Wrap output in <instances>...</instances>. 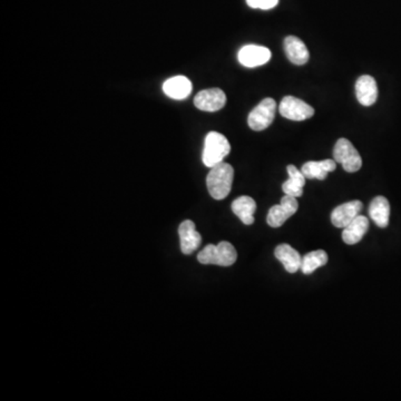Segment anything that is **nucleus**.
Returning a JSON list of instances; mask_svg holds the SVG:
<instances>
[{"instance_id": "19", "label": "nucleus", "mask_w": 401, "mask_h": 401, "mask_svg": "<svg viewBox=\"0 0 401 401\" xmlns=\"http://www.w3.org/2000/svg\"><path fill=\"white\" fill-rule=\"evenodd\" d=\"M369 217L379 228H387L389 224L390 204L384 196H377L371 200Z\"/></svg>"}, {"instance_id": "10", "label": "nucleus", "mask_w": 401, "mask_h": 401, "mask_svg": "<svg viewBox=\"0 0 401 401\" xmlns=\"http://www.w3.org/2000/svg\"><path fill=\"white\" fill-rule=\"evenodd\" d=\"M363 209V204L360 200H350L337 206L331 213V222L336 228H345L360 214Z\"/></svg>"}, {"instance_id": "5", "label": "nucleus", "mask_w": 401, "mask_h": 401, "mask_svg": "<svg viewBox=\"0 0 401 401\" xmlns=\"http://www.w3.org/2000/svg\"><path fill=\"white\" fill-rule=\"evenodd\" d=\"M276 103L273 98H265L255 106L248 117V124L251 129L260 132L267 129L272 124L276 117Z\"/></svg>"}, {"instance_id": "6", "label": "nucleus", "mask_w": 401, "mask_h": 401, "mask_svg": "<svg viewBox=\"0 0 401 401\" xmlns=\"http://www.w3.org/2000/svg\"><path fill=\"white\" fill-rule=\"evenodd\" d=\"M278 111L284 118L295 122L308 120L315 115L312 106L294 96H285L278 106Z\"/></svg>"}, {"instance_id": "4", "label": "nucleus", "mask_w": 401, "mask_h": 401, "mask_svg": "<svg viewBox=\"0 0 401 401\" xmlns=\"http://www.w3.org/2000/svg\"><path fill=\"white\" fill-rule=\"evenodd\" d=\"M333 159L348 173L358 172L362 166V159L354 144L347 139H339L334 145Z\"/></svg>"}, {"instance_id": "12", "label": "nucleus", "mask_w": 401, "mask_h": 401, "mask_svg": "<svg viewBox=\"0 0 401 401\" xmlns=\"http://www.w3.org/2000/svg\"><path fill=\"white\" fill-rule=\"evenodd\" d=\"M356 95L359 103L363 106H371L378 98V86L372 76L362 75L356 83Z\"/></svg>"}, {"instance_id": "3", "label": "nucleus", "mask_w": 401, "mask_h": 401, "mask_svg": "<svg viewBox=\"0 0 401 401\" xmlns=\"http://www.w3.org/2000/svg\"><path fill=\"white\" fill-rule=\"evenodd\" d=\"M231 152V145L224 135L217 132H210L204 142L202 161L206 167L215 166L220 164L223 159Z\"/></svg>"}, {"instance_id": "17", "label": "nucleus", "mask_w": 401, "mask_h": 401, "mask_svg": "<svg viewBox=\"0 0 401 401\" xmlns=\"http://www.w3.org/2000/svg\"><path fill=\"white\" fill-rule=\"evenodd\" d=\"M369 228V220L363 215H358L343 231V239L345 244L354 245L361 241Z\"/></svg>"}, {"instance_id": "18", "label": "nucleus", "mask_w": 401, "mask_h": 401, "mask_svg": "<svg viewBox=\"0 0 401 401\" xmlns=\"http://www.w3.org/2000/svg\"><path fill=\"white\" fill-rule=\"evenodd\" d=\"M231 207L234 214L237 215L245 226L253 224L254 213L256 211V203L253 198L246 195L239 196L233 200Z\"/></svg>"}, {"instance_id": "15", "label": "nucleus", "mask_w": 401, "mask_h": 401, "mask_svg": "<svg viewBox=\"0 0 401 401\" xmlns=\"http://www.w3.org/2000/svg\"><path fill=\"white\" fill-rule=\"evenodd\" d=\"M276 259L281 262L284 269L289 273L298 272L302 265V258L298 251L289 244L278 245L274 251Z\"/></svg>"}, {"instance_id": "9", "label": "nucleus", "mask_w": 401, "mask_h": 401, "mask_svg": "<svg viewBox=\"0 0 401 401\" xmlns=\"http://www.w3.org/2000/svg\"><path fill=\"white\" fill-rule=\"evenodd\" d=\"M237 59L243 66L253 68L267 64L271 59V52L269 48L258 45H248L239 49Z\"/></svg>"}, {"instance_id": "8", "label": "nucleus", "mask_w": 401, "mask_h": 401, "mask_svg": "<svg viewBox=\"0 0 401 401\" xmlns=\"http://www.w3.org/2000/svg\"><path fill=\"white\" fill-rule=\"evenodd\" d=\"M226 104V95L220 88L200 91L194 97V105L203 111H217Z\"/></svg>"}, {"instance_id": "7", "label": "nucleus", "mask_w": 401, "mask_h": 401, "mask_svg": "<svg viewBox=\"0 0 401 401\" xmlns=\"http://www.w3.org/2000/svg\"><path fill=\"white\" fill-rule=\"evenodd\" d=\"M299 204L297 198L285 194L278 205H273L267 213V222L271 228H280L289 217L298 211Z\"/></svg>"}, {"instance_id": "11", "label": "nucleus", "mask_w": 401, "mask_h": 401, "mask_svg": "<svg viewBox=\"0 0 401 401\" xmlns=\"http://www.w3.org/2000/svg\"><path fill=\"white\" fill-rule=\"evenodd\" d=\"M178 235L181 241V251L187 255L193 253L202 243V237L196 231L195 223L191 220H185L180 224Z\"/></svg>"}, {"instance_id": "1", "label": "nucleus", "mask_w": 401, "mask_h": 401, "mask_svg": "<svg viewBox=\"0 0 401 401\" xmlns=\"http://www.w3.org/2000/svg\"><path fill=\"white\" fill-rule=\"evenodd\" d=\"M233 178V167L228 163L221 162L220 164L211 167L206 178V187L212 198L217 200H224L231 192Z\"/></svg>"}, {"instance_id": "20", "label": "nucleus", "mask_w": 401, "mask_h": 401, "mask_svg": "<svg viewBox=\"0 0 401 401\" xmlns=\"http://www.w3.org/2000/svg\"><path fill=\"white\" fill-rule=\"evenodd\" d=\"M289 180L284 182L282 189L285 194L294 198H300L304 194V187L306 185V176L294 165H288Z\"/></svg>"}, {"instance_id": "22", "label": "nucleus", "mask_w": 401, "mask_h": 401, "mask_svg": "<svg viewBox=\"0 0 401 401\" xmlns=\"http://www.w3.org/2000/svg\"><path fill=\"white\" fill-rule=\"evenodd\" d=\"M278 3V0H246V3L251 8L263 9V10L274 8Z\"/></svg>"}, {"instance_id": "21", "label": "nucleus", "mask_w": 401, "mask_h": 401, "mask_svg": "<svg viewBox=\"0 0 401 401\" xmlns=\"http://www.w3.org/2000/svg\"><path fill=\"white\" fill-rule=\"evenodd\" d=\"M328 263V254L326 251H312L302 258L301 271L304 274H311L319 267H324Z\"/></svg>"}, {"instance_id": "14", "label": "nucleus", "mask_w": 401, "mask_h": 401, "mask_svg": "<svg viewBox=\"0 0 401 401\" xmlns=\"http://www.w3.org/2000/svg\"><path fill=\"white\" fill-rule=\"evenodd\" d=\"M192 83L185 76H174L165 81L163 91L173 100H185L192 92Z\"/></svg>"}, {"instance_id": "13", "label": "nucleus", "mask_w": 401, "mask_h": 401, "mask_svg": "<svg viewBox=\"0 0 401 401\" xmlns=\"http://www.w3.org/2000/svg\"><path fill=\"white\" fill-rule=\"evenodd\" d=\"M284 52L288 59L294 65H304L310 58V53L306 44L295 36H288L284 39Z\"/></svg>"}, {"instance_id": "2", "label": "nucleus", "mask_w": 401, "mask_h": 401, "mask_svg": "<svg viewBox=\"0 0 401 401\" xmlns=\"http://www.w3.org/2000/svg\"><path fill=\"white\" fill-rule=\"evenodd\" d=\"M237 259V252L233 245L222 241L217 245H206L198 254L200 265H214L220 267H231Z\"/></svg>"}, {"instance_id": "16", "label": "nucleus", "mask_w": 401, "mask_h": 401, "mask_svg": "<svg viewBox=\"0 0 401 401\" xmlns=\"http://www.w3.org/2000/svg\"><path fill=\"white\" fill-rule=\"evenodd\" d=\"M337 168V162L334 159H323V161L306 162V164L301 168V172L304 173L306 178L309 180H326L329 173L333 172Z\"/></svg>"}]
</instances>
